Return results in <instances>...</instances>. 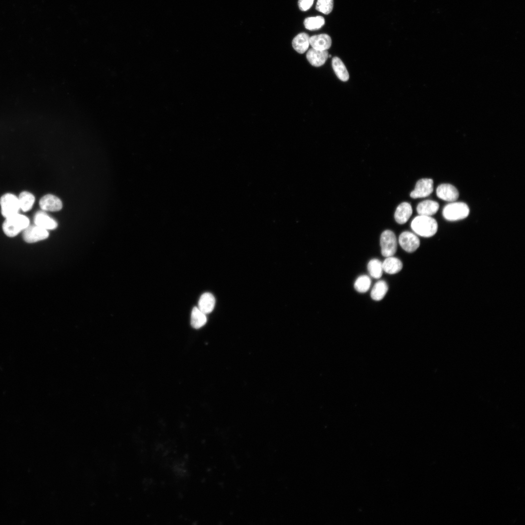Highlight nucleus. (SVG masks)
Masks as SVG:
<instances>
[{
	"label": "nucleus",
	"instance_id": "1",
	"mask_svg": "<svg viewBox=\"0 0 525 525\" xmlns=\"http://www.w3.org/2000/svg\"><path fill=\"white\" fill-rule=\"evenodd\" d=\"M411 228L417 235L430 237L436 233L438 225L436 220L431 216L419 215L412 221Z\"/></svg>",
	"mask_w": 525,
	"mask_h": 525
},
{
	"label": "nucleus",
	"instance_id": "2",
	"mask_svg": "<svg viewBox=\"0 0 525 525\" xmlns=\"http://www.w3.org/2000/svg\"><path fill=\"white\" fill-rule=\"evenodd\" d=\"M29 223L28 217L18 213L5 218L2 229L7 236L13 237L25 229L29 225Z\"/></svg>",
	"mask_w": 525,
	"mask_h": 525
},
{
	"label": "nucleus",
	"instance_id": "3",
	"mask_svg": "<svg viewBox=\"0 0 525 525\" xmlns=\"http://www.w3.org/2000/svg\"><path fill=\"white\" fill-rule=\"evenodd\" d=\"M469 212L468 205L461 202H452L446 205L442 210L444 218L450 221L464 219L468 216Z\"/></svg>",
	"mask_w": 525,
	"mask_h": 525
},
{
	"label": "nucleus",
	"instance_id": "4",
	"mask_svg": "<svg viewBox=\"0 0 525 525\" xmlns=\"http://www.w3.org/2000/svg\"><path fill=\"white\" fill-rule=\"evenodd\" d=\"M381 253L385 257L393 256L396 252L397 239L394 232L390 230L383 231L380 237Z\"/></svg>",
	"mask_w": 525,
	"mask_h": 525
},
{
	"label": "nucleus",
	"instance_id": "5",
	"mask_svg": "<svg viewBox=\"0 0 525 525\" xmlns=\"http://www.w3.org/2000/svg\"><path fill=\"white\" fill-rule=\"evenodd\" d=\"M0 204L1 213L5 218L18 213L20 209L18 197L12 193L3 195L0 199Z\"/></svg>",
	"mask_w": 525,
	"mask_h": 525
},
{
	"label": "nucleus",
	"instance_id": "6",
	"mask_svg": "<svg viewBox=\"0 0 525 525\" xmlns=\"http://www.w3.org/2000/svg\"><path fill=\"white\" fill-rule=\"evenodd\" d=\"M49 232L47 230L35 225H29L23 230V237L28 243H33L47 238Z\"/></svg>",
	"mask_w": 525,
	"mask_h": 525
},
{
	"label": "nucleus",
	"instance_id": "7",
	"mask_svg": "<svg viewBox=\"0 0 525 525\" xmlns=\"http://www.w3.org/2000/svg\"><path fill=\"white\" fill-rule=\"evenodd\" d=\"M434 183L431 178H422L416 183L415 189L410 194L412 198H423L429 196L433 191Z\"/></svg>",
	"mask_w": 525,
	"mask_h": 525
},
{
	"label": "nucleus",
	"instance_id": "8",
	"mask_svg": "<svg viewBox=\"0 0 525 525\" xmlns=\"http://www.w3.org/2000/svg\"><path fill=\"white\" fill-rule=\"evenodd\" d=\"M399 243L402 248L407 252H414L420 245V241L417 236L408 231L401 233Z\"/></svg>",
	"mask_w": 525,
	"mask_h": 525
},
{
	"label": "nucleus",
	"instance_id": "9",
	"mask_svg": "<svg viewBox=\"0 0 525 525\" xmlns=\"http://www.w3.org/2000/svg\"><path fill=\"white\" fill-rule=\"evenodd\" d=\"M436 193L439 198L450 202L455 201L459 196L458 190L450 184L439 185L437 189Z\"/></svg>",
	"mask_w": 525,
	"mask_h": 525
},
{
	"label": "nucleus",
	"instance_id": "10",
	"mask_svg": "<svg viewBox=\"0 0 525 525\" xmlns=\"http://www.w3.org/2000/svg\"><path fill=\"white\" fill-rule=\"evenodd\" d=\"M39 206L42 210L56 211L62 209V203L57 197L49 194L44 195L40 199Z\"/></svg>",
	"mask_w": 525,
	"mask_h": 525
},
{
	"label": "nucleus",
	"instance_id": "11",
	"mask_svg": "<svg viewBox=\"0 0 525 525\" xmlns=\"http://www.w3.org/2000/svg\"><path fill=\"white\" fill-rule=\"evenodd\" d=\"M329 54L327 50H319L314 48L310 49L306 54V58L309 63L313 66H322L328 58Z\"/></svg>",
	"mask_w": 525,
	"mask_h": 525
},
{
	"label": "nucleus",
	"instance_id": "12",
	"mask_svg": "<svg viewBox=\"0 0 525 525\" xmlns=\"http://www.w3.org/2000/svg\"><path fill=\"white\" fill-rule=\"evenodd\" d=\"M310 45L315 49L327 50L332 45L331 37L327 34H322L310 37Z\"/></svg>",
	"mask_w": 525,
	"mask_h": 525
},
{
	"label": "nucleus",
	"instance_id": "13",
	"mask_svg": "<svg viewBox=\"0 0 525 525\" xmlns=\"http://www.w3.org/2000/svg\"><path fill=\"white\" fill-rule=\"evenodd\" d=\"M35 225L46 230L55 229L57 224L45 212L39 211L34 216Z\"/></svg>",
	"mask_w": 525,
	"mask_h": 525
},
{
	"label": "nucleus",
	"instance_id": "14",
	"mask_svg": "<svg viewBox=\"0 0 525 525\" xmlns=\"http://www.w3.org/2000/svg\"><path fill=\"white\" fill-rule=\"evenodd\" d=\"M412 212L411 205L406 202H402L397 208L394 213V218L398 224H403L408 220Z\"/></svg>",
	"mask_w": 525,
	"mask_h": 525
},
{
	"label": "nucleus",
	"instance_id": "15",
	"mask_svg": "<svg viewBox=\"0 0 525 525\" xmlns=\"http://www.w3.org/2000/svg\"><path fill=\"white\" fill-rule=\"evenodd\" d=\"M439 209L438 203L431 200H424L418 205L417 211L420 215L431 216L435 214Z\"/></svg>",
	"mask_w": 525,
	"mask_h": 525
},
{
	"label": "nucleus",
	"instance_id": "16",
	"mask_svg": "<svg viewBox=\"0 0 525 525\" xmlns=\"http://www.w3.org/2000/svg\"><path fill=\"white\" fill-rule=\"evenodd\" d=\"M215 304L214 297L210 293H205L201 295L198 301V309L204 314L211 313Z\"/></svg>",
	"mask_w": 525,
	"mask_h": 525
},
{
	"label": "nucleus",
	"instance_id": "17",
	"mask_svg": "<svg viewBox=\"0 0 525 525\" xmlns=\"http://www.w3.org/2000/svg\"><path fill=\"white\" fill-rule=\"evenodd\" d=\"M383 271L389 274H394L400 272L402 268L400 260L393 256L388 257L382 262Z\"/></svg>",
	"mask_w": 525,
	"mask_h": 525
},
{
	"label": "nucleus",
	"instance_id": "18",
	"mask_svg": "<svg viewBox=\"0 0 525 525\" xmlns=\"http://www.w3.org/2000/svg\"><path fill=\"white\" fill-rule=\"evenodd\" d=\"M309 39V35L305 33L298 34L293 39L292 46L293 48L298 52L301 54L303 53L308 49L310 45Z\"/></svg>",
	"mask_w": 525,
	"mask_h": 525
},
{
	"label": "nucleus",
	"instance_id": "19",
	"mask_svg": "<svg viewBox=\"0 0 525 525\" xmlns=\"http://www.w3.org/2000/svg\"><path fill=\"white\" fill-rule=\"evenodd\" d=\"M332 69L337 77L343 82L349 79V72L342 60L338 57H334L332 61Z\"/></svg>",
	"mask_w": 525,
	"mask_h": 525
},
{
	"label": "nucleus",
	"instance_id": "20",
	"mask_svg": "<svg viewBox=\"0 0 525 525\" xmlns=\"http://www.w3.org/2000/svg\"><path fill=\"white\" fill-rule=\"evenodd\" d=\"M388 291V286L384 280H379L373 287L370 296L372 299L379 301L382 300Z\"/></svg>",
	"mask_w": 525,
	"mask_h": 525
},
{
	"label": "nucleus",
	"instance_id": "21",
	"mask_svg": "<svg viewBox=\"0 0 525 525\" xmlns=\"http://www.w3.org/2000/svg\"><path fill=\"white\" fill-rule=\"evenodd\" d=\"M206 322V314L201 311L198 307H193L191 314V323L192 327L195 329H199L203 326Z\"/></svg>",
	"mask_w": 525,
	"mask_h": 525
},
{
	"label": "nucleus",
	"instance_id": "22",
	"mask_svg": "<svg viewBox=\"0 0 525 525\" xmlns=\"http://www.w3.org/2000/svg\"><path fill=\"white\" fill-rule=\"evenodd\" d=\"M18 199L20 209L25 212L32 209L35 200L34 196L26 191L21 192Z\"/></svg>",
	"mask_w": 525,
	"mask_h": 525
},
{
	"label": "nucleus",
	"instance_id": "23",
	"mask_svg": "<svg viewBox=\"0 0 525 525\" xmlns=\"http://www.w3.org/2000/svg\"><path fill=\"white\" fill-rule=\"evenodd\" d=\"M368 270L370 276L374 279H379L383 274L382 262L377 259L371 260L368 264Z\"/></svg>",
	"mask_w": 525,
	"mask_h": 525
},
{
	"label": "nucleus",
	"instance_id": "24",
	"mask_svg": "<svg viewBox=\"0 0 525 525\" xmlns=\"http://www.w3.org/2000/svg\"><path fill=\"white\" fill-rule=\"evenodd\" d=\"M325 24L324 18L316 16L306 18L304 21L305 27L309 30H316L321 28Z\"/></svg>",
	"mask_w": 525,
	"mask_h": 525
},
{
	"label": "nucleus",
	"instance_id": "25",
	"mask_svg": "<svg viewBox=\"0 0 525 525\" xmlns=\"http://www.w3.org/2000/svg\"><path fill=\"white\" fill-rule=\"evenodd\" d=\"M371 285L370 278L367 275L359 276L355 280L354 286L358 292L365 293L368 290Z\"/></svg>",
	"mask_w": 525,
	"mask_h": 525
},
{
	"label": "nucleus",
	"instance_id": "26",
	"mask_svg": "<svg viewBox=\"0 0 525 525\" xmlns=\"http://www.w3.org/2000/svg\"><path fill=\"white\" fill-rule=\"evenodd\" d=\"M333 7V0H317L316 10L325 15L329 14Z\"/></svg>",
	"mask_w": 525,
	"mask_h": 525
},
{
	"label": "nucleus",
	"instance_id": "27",
	"mask_svg": "<svg viewBox=\"0 0 525 525\" xmlns=\"http://www.w3.org/2000/svg\"><path fill=\"white\" fill-rule=\"evenodd\" d=\"M314 0H298V5L302 11H306L313 5Z\"/></svg>",
	"mask_w": 525,
	"mask_h": 525
}]
</instances>
